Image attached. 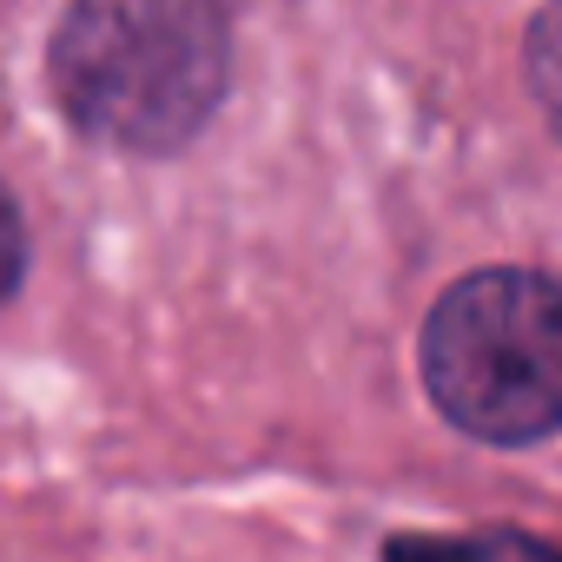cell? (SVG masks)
<instances>
[{"label": "cell", "mask_w": 562, "mask_h": 562, "mask_svg": "<svg viewBox=\"0 0 562 562\" xmlns=\"http://www.w3.org/2000/svg\"><path fill=\"white\" fill-rule=\"evenodd\" d=\"M232 74L218 0H74L47 47L60 113L106 146H186Z\"/></svg>", "instance_id": "1"}, {"label": "cell", "mask_w": 562, "mask_h": 562, "mask_svg": "<svg viewBox=\"0 0 562 562\" xmlns=\"http://www.w3.org/2000/svg\"><path fill=\"white\" fill-rule=\"evenodd\" d=\"M424 384L483 443L562 430V285L542 271H476L424 318Z\"/></svg>", "instance_id": "2"}, {"label": "cell", "mask_w": 562, "mask_h": 562, "mask_svg": "<svg viewBox=\"0 0 562 562\" xmlns=\"http://www.w3.org/2000/svg\"><path fill=\"white\" fill-rule=\"evenodd\" d=\"M391 562H562V549L522 529H483V536H404L391 542Z\"/></svg>", "instance_id": "3"}, {"label": "cell", "mask_w": 562, "mask_h": 562, "mask_svg": "<svg viewBox=\"0 0 562 562\" xmlns=\"http://www.w3.org/2000/svg\"><path fill=\"white\" fill-rule=\"evenodd\" d=\"M529 87H536L549 126L562 133V0H549L529 27Z\"/></svg>", "instance_id": "4"}]
</instances>
